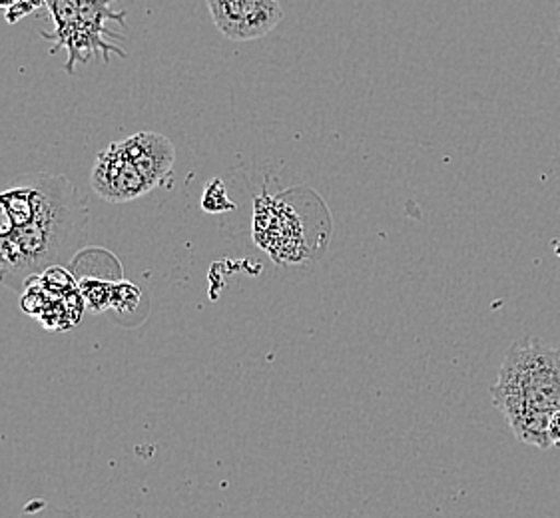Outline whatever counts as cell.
<instances>
[{
	"label": "cell",
	"mask_w": 560,
	"mask_h": 518,
	"mask_svg": "<svg viewBox=\"0 0 560 518\" xmlns=\"http://www.w3.org/2000/svg\"><path fill=\"white\" fill-rule=\"evenodd\" d=\"M89 220V203L67 176L34 174L0 192V285L16 292L65 266Z\"/></svg>",
	"instance_id": "6da1fadb"
},
{
	"label": "cell",
	"mask_w": 560,
	"mask_h": 518,
	"mask_svg": "<svg viewBox=\"0 0 560 518\" xmlns=\"http://www.w3.org/2000/svg\"><path fill=\"white\" fill-rule=\"evenodd\" d=\"M491 397L516 439L552 449L549 421L560 409V351L535 338L516 341L504 355Z\"/></svg>",
	"instance_id": "7a4b0ae2"
},
{
	"label": "cell",
	"mask_w": 560,
	"mask_h": 518,
	"mask_svg": "<svg viewBox=\"0 0 560 518\" xmlns=\"http://www.w3.org/2000/svg\"><path fill=\"white\" fill-rule=\"evenodd\" d=\"M302 196L303 190L281 196L264 192L254 202V239L280 263H300L315 251L305 239V215L298 210Z\"/></svg>",
	"instance_id": "3957f363"
},
{
	"label": "cell",
	"mask_w": 560,
	"mask_h": 518,
	"mask_svg": "<svg viewBox=\"0 0 560 518\" xmlns=\"http://www.w3.org/2000/svg\"><path fill=\"white\" fill-rule=\"evenodd\" d=\"M23 293V309L28 316L43 321L50 329H68L82 319L84 299L79 283L65 270V266H52L40 275L31 278Z\"/></svg>",
	"instance_id": "277c9868"
},
{
	"label": "cell",
	"mask_w": 560,
	"mask_h": 518,
	"mask_svg": "<svg viewBox=\"0 0 560 518\" xmlns=\"http://www.w3.org/2000/svg\"><path fill=\"white\" fill-rule=\"evenodd\" d=\"M206 4L215 28L234 43L264 38L283 21L278 0H206Z\"/></svg>",
	"instance_id": "5b68a950"
},
{
	"label": "cell",
	"mask_w": 560,
	"mask_h": 518,
	"mask_svg": "<svg viewBox=\"0 0 560 518\" xmlns=\"http://www.w3.org/2000/svg\"><path fill=\"white\" fill-rule=\"evenodd\" d=\"M90 188L108 203H128L150 193L147 181L124 150L122 142H113L96 156L90 172Z\"/></svg>",
	"instance_id": "8992f818"
},
{
	"label": "cell",
	"mask_w": 560,
	"mask_h": 518,
	"mask_svg": "<svg viewBox=\"0 0 560 518\" xmlns=\"http://www.w3.org/2000/svg\"><path fill=\"white\" fill-rule=\"evenodd\" d=\"M122 146L148 184L150 192L166 186L174 176L176 150L164 134L144 130L122 140Z\"/></svg>",
	"instance_id": "52a82bcc"
},
{
	"label": "cell",
	"mask_w": 560,
	"mask_h": 518,
	"mask_svg": "<svg viewBox=\"0 0 560 518\" xmlns=\"http://www.w3.org/2000/svg\"><path fill=\"white\" fill-rule=\"evenodd\" d=\"M80 295L90 311L102 314L113 307L114 283L98 278H82L79 282Z\"/></svg>",
	"instance_id": "ba28073f"
},
{
	"label": "cell",
	"mask_w": 560,
	"mask_h": 518,
	"mask_svg": "<svg viewBox=\"0 0 560 518\" xmlns=\"http://www.w3.org/2000/svg\"><path fill=\"white\" fill-rule=\"evenodd\" d=\"M200 203H202L203 212H208V214H224V212L236 210V203L228 198L224 181L220 178H213L206 184Z\"/></svg>",
	"instance_id": "9c48e42d"
},
{
	"label": "cell",
	"mask_w": 560,
	"mask_h": 518,
	"mask_svg": "<svg viewBox=\"0 0 560 518\" xmlns=\"http://www.w3.org/2000/svg\"><path fill=\"white\" fill-rule=\"evenodd\" d=\"M142 293L136 287L135 283L118 282L114 283L113 307L118 311H132L138 307Z\"/></svg>",
	"instance_id": "30bf717a"
},
{
	"label": "cell",
	"mask_w": 560,
	"mask_h": 518,
	"mask_svg": "<svg viewBox=\"0 0 560 518\" xmlns=\"http://www.w3.org/2000/svg\"><path fill=\"white\" fill-rule=\"evenodd\" d=\"M48 0H19L11 11L4 12V21L9 24L21 23L26 16L45 11Z\"/></svg>",
	"instance_id": "8fae6325"
},
{
	"label": "cell",
	"mask_w": 560,
	"mask_h": 518,
	"mask_svg": "<svg viewBox=\"0 0 560 518\" xmlns=\"http://www.w3.org/2000/svg\"><path fill=\"white\" fill-rule=\"evenodd\" d=\"M19 518H89L82 517L77 510H68V508L48 507V505H40L34 508V505H28L24 508L23 515Z\"/></svg>",
	"instance_id": "7c38bea8"
},
{
	"label": "cell",
	"mask_w": 560,
	"mask_h": 518,
	"mask_svg": "<svg viewBox=\"0 0 560 518\" xmlns=\"http://www.w3.org/2000/svg\"><path fill=\"white\" fill-rule=\"evenodd\" d=\"M549 437L552 447H560V409L552 413L549 421Z\"/></svg>",
	"instance_id": "4fadbf2b"
},
{
	"label": "cell",
	"mask_w": 560,
	"mask_h": 518,
	"mask_svg": "<svg viewBox=\"0 0 560 518\" xmlns=\"http://www.w3.org/2000/svg\"><path fill=\"white\" fill-rule=\"evenodd\" d=\"M16 2H19V0H0V11H11Z\"/></svg>",
	"instance_id": "5bb4252c"
},
{
	"label": "cell",
	"mask_w": 560,
	"mask_h": 518,
	"mask_svg": "<svg viewBox=\"0 0 560 518\" xmlns=\"http://www.w3.org/2000/svg\"><path fill=\"white\" fill-rule=\"evenodd\" d=\"M559 64H560V48H559Z\"/></svg>",
	"instance_id": "9a60e30c"
}]
</instances>
